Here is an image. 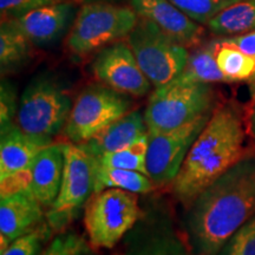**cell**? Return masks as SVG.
Here are the masks:
<instances>
[{
  "instance_id": "obj_1",
  "label": "cell",
  "mask_w": 255,
  "mask_h": 255,
  "mask_svg": "<svg viewBox=\"0 0 255 255\" xmlns=\"http://www.w3.org/2000/svg\"><path fill=\"white\" fill-rule=\"evenodd\" d=\"M255 215V157L245 156L188 205L186 239L194 255H218Z\"/></svg>"
},
{
  "instance_id": "obj_2",
  "label": "cell",
  "mask_w": 255,
  "mask_h": 255,
  "mask_svg": "<svg viewBox=\"0 0 255 255\" xmlns=\"http://www.w3.org/2000/svg\"><path fill=\"white\" fill-rule=\"evenodd\" d=\"M244 121L232 105H223L212 116L188 152L173 182V193L189 205L194 197L245 157Z\"/></svg>"
},
{
  "instance_id": "obj_3",
  "label": "cell",
  "mask_w": 255,
  "mask_h": 255,
  "mask_svg": "<svg viewBox=\"0 0 255 255\" xmlns=\"http://www.w3.org/2000/svg\"><path fill=\"white\" fill-rule=\"evenodd\" d=\"M214 91L208 83L176 78L156 88L144 111L148 132L169 131L212 114Z\"/></svg>"
},
{
  "instance_id": "obj_4",
  "label": "cell",
  "mask_w": 255,
  "mask_h": 255,
  "mask_svg": "<svg viewBox=\"0 0 255 255\" xmlns=\"http://www.w3.org/2000/svg\"><path fill=\"white\" fill-rule=\"evenodd\" d=\"M72 104L62 82L52 75L41 73L21 94L15 123L28 135L52 141L68 122Z\"/></svg>"
},
{
  "instance_id": "obj_5",
  "label": "cell",
  "mask_w": 255,
  "mask_h": 255,
  "mask_svg": "<svg viewBox=\"0 0 255 255\" xmlns=\"http://www.w3.org/2000/svg\"><path fill=\"white\" fill-rule=\"evenodd\" d=\"M138 19L132 7L107 1H89L79 9L70 28L68 49L77 56L102 50L129 36Z\"/></svg>"
},
{
  "instance_id": "obj_6",
  "label": "cell",
  "mask_w": 255,
  "mask_h": 255,
  "mask_svg": "<svg viewBox=\"0 0 255 255\" xmlns=\"http://www.w3.org/2000/svg\"><path fill=\"white\" fill-rule=\"evenodd\" d=\"M136 195L110 188L89 201L84 225L92 248L113 250L135 227L143 212Z\"/></svg>"
},
{
  "instance_id": "obj_7",
  "label": "cell",
  "mask_w": 255,
  "mask_h": 255,
  "mask_svg": "<svg viewBox=\"0 0 255 255\" xmlns=\"http://www.w3.org/2000/svg\"><path fill=\"white\" fill-rule=\"evenodd\" d=\"M97 158L83 144H65V168L59 194L46 213L53 232H62L95 195Z\"/></svg>"
},
{
  "instance_id": "obj_8",
  "label": "cell",
  "mask_w": 255,
  "mask_h": 255,
  "mask_svg": "<svg viewBox=\"0 0 255 255\" xmlns=\"http://www.w3.org/2000/svg\"><path fill=\"white\" fill-rule=\"evenodd\" d=\"M127 39L142 71L155 88L168 84L186 68L190 55L188 47L171 39L148 19L139 18Z\"/></svg>"
},
{
  "instance_id": "obj_9",
  "label": "cell",
  "mask_w": 255,
  "mask_h": 255,
  "mask_svg": "<svg viewBox=\"0 0 255 255\" xmlns=\"http://www.w3.org/2000/svg\"><path fill=\"white\" fill-rule=\"evenodd\" d=\"M132 101L128 95L102 83H94L81 91L73 102L64 135L70 143L90 141L108 126L131 111Z\"/></svg>"
},
{
  "instance_id": "obj_10",
  "label": "cell",
  "mask_w": 255,
  "mask_h": 255,
  "mask_svg": "<svg viewBox=\"0 0 255 255\" xmlns=\"http://www.w3.org/2000/svg\"><path fill=\"white\" fill-rule=\"evenodd\" d=\"M213 114V113H212ZM212 114L169 131L148 132L146 173L155 187L173 183Z\"/></svg>"
},
{
  "instance_id": "obj_11",
  "label": "cell",
  "mask_w": 255,
  "mask_h": 255,
  "mask_svg": "<svg viewBox=\"0 0 255 255\" xmlns=\"http://www.w3.org/2000/svg\"><path fill=\"white\" fill-rule=\"evenodd\" d=\"M109 255H194L165 212L143 210L135 227Z\"/></svg>"
},
{
  "instance_id": "obj_12",
  "label": "cell",
  "mask_w": 255,
  "mask_h": 255,
  "mask_svg": "<svg viewBox=\"0 0 255 255\" xmlns=\"http://www.w3.org/2000/svg\"><path fill=\"white\" fill-rule=\"evenodd\" d=\"M91 71L102 84L132 97L145 96L152 85L126 41H116L98 51Z\"/></svg>"
},
{
  "instance_id": "obj_13",
  "label": "cell",
  "mask_w": 255,
  "mask_h": 255,
  "mask_svg": "<svg viewBox=\"0 0 255 255\" xmlns=\"http://www.w3.org/2000/svg\"><path fill=\"white\" fill-rule=\"evenodd\" d=\"M131 7L139 18L157 25L171 39L181 45L196 46L202 40V25L193 20L170 0H130Z\"/></svg>"
},
{
  "instance_id": "obj_14",
  "label": "cell",
  "mask_w": 255,
  "mask_h": 255,
  "mask_svg": "<svg viewBox=\"0 0 255 255\" xmlns=\"http://www.w3.org/2000/svg\"><path fill=\"white\" fill-rule=\"evenodd\" d=\"M77 11L73 2H56L43 6L15 19L19 27L36 46H51L71 28Z\"/></svg>"
},
{
  "instance_id": "obj_15",
  "label": "cell",
  "mask_w": 255,
  "mask_h": 255,
  "mask_svg": "<svg viewBox=\"0 0 255 255\" xmlns=\"http://www.w3.org/2000/svg\"><path fill=\"white\" fill-rule=\"evenodd\" d=\"M44 222L43 206L28 189L2 196L0 201V253L15 239Z\"/></svg>"
},
{
  "instance_id": "obj_16",
  "label": "cell",
  "mask_w": 255,
  "mask_h": 255,
  "mask_svg": "<svg viewBox=\"0 0 255 255\" xmlns=\"http://www.w3.org/2000/svg\"><path fill=\"white\" fill-rule=\"evenodd\" d=\"M0 133V181L31 175V165L36 156L53 143L51 139L28 135L17 123Z\"/></svg>"
},
{
  "instance_id": "obj_17",
  "label": "cell",
  "mask_w": 255,
  "mask_h": 255,
  "mask_svg": "<svg viewBox=\"0 0 255 255\" xmlns=\"http://www.w3.org/2000/svg\"><path fill=\"white\" fill-rule=\"evenodd\" d=\"M65 168V144H52L44 148L31 165L28 190L43 207L50 208L58 196Z\"/></svg>"
},
{
  "instance_id": "obj_18",
  "label": "cell",
  "mask_w": 255,
  "mask_h": 255,
  "mask_svg": "<svg viewBox=\"0 0 255 255\" xmlns=\"http://www.w3.org/2000/svg\"><path fill=\"white\" fill-rule=\"evenodd\" d=\"M148 136L144 115L131 110L96 135L90 141L82 143L96 158L122 150Z\"/></svg>"
},
{
  "instance_id": "obj_19",
  "label": "cell",
  "mask_w": 255,
  "mask_h": 255,
  "mask_svg": "<svg viewBox=\"0 0 255 255\" xmlns=\"http://www.w3.org/2000/svg\"><path fill=\"white\" fill-rule=\"evenodd\" d=\"M32 41L15 19H4L0 25V70L7 73L24 68L32 58Z\"/></svg>"
},
{
  "instance_id": "obj_20",
  "label": "cell",
  "mask_w": 255,
  "mask_h": 255,
  "mask_svg": "<svg viewBox=\"0 0 255 255\" xmlns=\"http://www.w3.org/2000/svg\"><path fill=\"white\" fill-rule=\"evenodd\" d=\"M210 32L232 37L255 30V0H241L213 17L207 24Z\"/></svg>"
},
{
  "instance_id": "obj_21",
  "label": "cell",
  "mask_w": 255,
  "mask_h": 255,
  "mask_svg": "<svg viewBox=\"0 0 255 255\" xmlns=\"http://www.w3.org/2000/svg\"><path fill=\"white\" fill-rule=\"evenodd\" d=\"M154 187L148 175L136 170L104 167L97 163L95 194L110 188L133 194H148L154 189Z\"/></svg>"
},
{
  "instance_id": "obj_22",
  "label": "cell",
  "mask_w": 255,
  "mask_h": 255,
  "mask_svg": "<svg viewBox=\"0 0 255 255\" xmlns=\"http://www.w3.org/2000/svg\"><path fill=\"white\" fill-rule=\"evenodd\" d=\"M216 47L218 40H213L196 49L193 53H190L186 68L178 76L187 81L208 84L228 82L216 62Z\"/></svg>"
},
{
  "instance_id": "obj_23",
  "label": "cell",
  "mask_w": 255,
  "mask_h": 255,
  "mask_svg": "<svg viewBox=\"0 0 255 255\" xmlns=\"http://www.w3.org/2000/svg\"><path fill=\"white\" fill-rule=\"evenodd\" d=\"M216 62L228 82L255 78V58L247 56L223 39L218 40Z\"/></svg>"
},
{
  "instance_id": "obj_24",
  "label": "cell",
  "mask_w": 255,
  "mask_h": 255,
  "mask_svg": "<svg viewBox=\"0 0 255 255\" xmlns=\"http://www.w3.org/2000/svg\"><path fill=\"white\" fill-rule=\"evenodd\" d=\"M146 151H148V136L133 143L122 150L107 154L97 158V163L104 167L128 169L139 173H146Z\"/></svg>"
},
{
  "instance_id": "obj_25",
  "label": "cell",
  "mask_w": 255,
  "mask_h": 255,
  "mask_svg": "<svg viewBox=\"0 0 255 255\" xmlns=\"http://www.w3.org/2000/svg\"><path fill=\"white\" fill-rule=\"evenodd\" d=\"M52 233L53 231L47 221L41 222L33 231L15 239L0 255H41L44 245Z\"/></svg>"
},
{
  "instance_id": "obj_26",
  "label": "cell",
  "mask_w": 255,
  "mask_h": 255,
  "mask_svg": "<svg viewBox=\"0 0 255 255\" xmlns=\"http://www.w3.org/2000/svg\"><path fill=\"white\" fill-rule=\"evenodd\" d=\"M170 1L182 9L193 20L201 25H207L210 19L220 13L222 9L241 0H170Z\"/></svg>"
},
{
  "instance_id": "obj_27",
  "label": "cell",
  "mask_w": 255,
  "mask_h": 255,
  "mask_svg": "<svg viewBox=\"0 0 255 255\" xmlns=\"http://www.w3.org/2000/svg\"><path fill=\"white\" fill-rule=\"evenodd\" d=\"M91 245L73 232L59 233L41 255H92Z\"/></svg>"
},
{
  "instance_id": "obj_28",
  "label": "cell",
  "mask_w": 255,
  "mask_h": 255,
  "mask_svg": "<svg viewBox=\"0 0 255 255\" xmlns=\"http://www.w3.org/2000/svg\"><path fill=\"white\" fill-rule=\"evenodd\" d=\"M218 255H255V215L229 239Z\"/></svg>"
},
{
  "instance_id": "obj_29",
  "label": "cell",
  "mask_w": 255,
  "mask_h": 255,
  "mask_svg": "<svg viewBox=\"0 0 255 255\" xmlns=\"http://www.w3.org/2000/svg\"><path fill=\"white\" fill-rule=\"evenodd\" d=\"M19 103L14 85L7 79L0 84V132H4L14 124L17 119Z\"/></svg>"
},
{
  "instance_id": "obj_30",
  "label": "cell",
  "mask_w": 255,
  "mask_h": 255,
  "mask_svg": "<svg viewBox=\"0 0 255 255\" xmlns=\"http://www.w3.org/2000/svg\"><path fill=\"white\" fill-rule=\"evenodd\" d=\"M60 1H65V0H0L1 20L17 19L33 9Z\"/></svg>"
},
{
  "instance_id": "obj_31",
  "label": "cell",
  "mask_w": 255,
  "mask_h": 255,
  "mask_svg": "<svg viewBox=\"0 0 255 255\" xmlns=\"http://www.w3.org/2000/svg\"><path fill=\"white\" fill-rule=\"evenodd\" d=\"M223 40L246 53L247 56L255 58V30L247 33L238 34V36L227 37Z\"/></svg>"
},
{
  "instance_id": "obj_32",
  "label": "cell",
  "mask_w": 255,
  "mask_h": 255,
  "mask_svg": "<svg viewBox=\"0 0 255 255\" xmlns=\"http://www.w3.org/2000/svg\"><path fill=\"white\" fill-rule=\"evenodd\" d=\"M252 127L255 135V92H254V103H253V111H252Z\"/></svg>"
},
{
  "instance_id": "obj_33",
  "label": "cell",
  "mask_w": 255,
  "mask_h": 255,
  "mask_svg": "<svg viewBox=\"0 0 255 255\" xmlns=\"http://www.w3.org/2000/svg\"><path fill=\"white\" fill-rule=\"evenodd\" d=\"M90 1H103V0H90Z\"/></svg>"
}]
</instances>
